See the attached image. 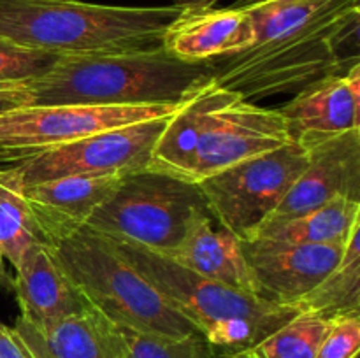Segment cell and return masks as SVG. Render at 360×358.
I'll list each match as a JSON object with an SVG mask.
<instances>
[{
  "mask_svg": "<svg viewBox=\"0 0 360 358\" xmlns=\"http://www.w3.org/2000/svg\"><path fill=\"white\" fill-rule=\"evenodd\" d=\"M178 6L127 7L81 0H0V37L58 56L146 51L164 46Z\"/></svg>",
  "mask_w": 360,
  "mask_h": 358,
  "instance_id": "cell-1",
  "label": "cell"
},
{
  "mask_svg": "<svg viewBox=\"0 0 360 358\" xmlns=\"http://www.w3.org/2000/svg\"><path fill=\"white\" fill-rule=\"evenodd\" d=\"M357 32L359 0H354L308 23L255 35L250 48L210 62L213 81L248 102L299 91L341 72V49Z\"/></svg>",
  "mask_w": 360,
  "mask_h": 358,
  "instance_id": "cell-3",
  "label": "cell"
},
{
  "mask_svg": "<svg viewBox=\"0 0 360 358\" xmlns=\"http://www.w3.org/2000/svg\"><path fill=\"white\" fill-rule=\"evenodd\" d=\"M204 214L210 211L197 183L143 168L123 175L116 192L84 227L104 237L171 256Z\"/></svg>",
  "mask_w": 360,
  "mask_h": 358,
  "instance_id": "cell-6",
  "label": "cell"
},
{
  "mask_svg": "<svg viewBox=\"0 0 360 358\" xmlns=\"http://www.w3.org/2000/svg\"><path fill=\"white\" fill-rule=\"evenodd\" d=\"M292 142L278 109L260 107L239 93L218 86L204 116L193 157L190 183Z\"/></svg>",
  "mask_w": 360,
  "mask_h": 358,
  "instance_id": "cell-9",
  "label": "cell"
},
{
  "mask_svg": "<svg viewBox=\"0 0 360 358\" xmlns=\"http://www.w3.org/2000/svg\"><path fill=\"white\" fill-rule=\"evenodd\" d=\"M0 283L11 284V281L7 279V274H6V258H4L2 251H0Z\"/></svg>",
  "mask_w": 360,
  "mask_h": 358,
  "instance_id": "cell-29",
  "label": "cell"
},
{
  "mask_svg": "<svg viewBox=\"0 0 360 358\" xmlns=\"http://www.w3.org/2000/svg\"><path fill=\"white\" fill-rule=\"evenodd\" d=\"M0 358H34L14 329L0 323Z\"/></svg>",
  "mask_w": 360,
  "mask_h": 358,
  "instance_id": "cell-27",
  "label": "cell"
},
{
  "mask_svg": "<svg viewBox=\"0 0 360 358\" xmlns=\"http://www.w3.org/2000/svg\"><path fill=\"white\" fill-rule=\"evenodd\" d=\"M257 2H260V0H236L232 7H236V9H246V7L253 6V4Z\"/></svg>",
  "mask_w": 360,
  "mask_h": 358,
  "instance_id": "cell-30",
  "label": "cell"
},
{
  "mask_svg": "<svg viewBox=\"0 0 360 358\" xmlns=\"http://www.w3.org/2000/svg\"><path fill=\"white\" fill-rule=\"evenodd\" d=\"M357 228H360V202L338 197L299 216L266 221L250 241L267 239L288 244L345 246Z\"/></svg>",
  "mask_w": 360,
  "mask_h": 358,
  "instance_id": "cell-19",
  "label": "cell"
},
{
  "mask_svg": "<svg viewBox=\"0 0 360 358\" xmlns=\"http://www.w3.org/2000/svg\"><path fill=\"white\" fill-rule=\"evenodd\" d=\"M241 242L255 279L257 297L295 307L336 267L347 246L288 244L267 239Z\"/></svg>",
  "mask_w": 360,
  "mask_h": 358,
  "instance_id": "cell-11",
  "label": "cell"
},
{
  "mask_svg": "<svg viewBox=\"0 0 360 358\" xmlns=\"http://www.w3.org/2000/svg\"><path fill=\"white\" fill-rule=\"evenodd\" d=\"M360 228L352 234L343 249L340 262L297 302L299 311H311L323 318L341 314H360Z\"/></svg>",
  "mask_w": 360,
  "mask_h": 358,
  "instance_id": "cell-20",
  "label": "cell"
},
{
  "mask_svg": "<svg viewBox=\"0 0 360 358\" xmlns=\"http://www.w3.org/2000/svg\"><path fill=\"white\" fill-rule=\"evenodd\" d=\"M60 60L55 53L0 37V83H32Z\"/></svg>",
  "mask_w": 360,
  "mask_h": 358,
  "instance_id": "cell-24",
  "label": "cell"
},
{
  "mask_svg": "<svg viewBox=\"0 0 360 358\" xmlns=\"http://www.w3.org/2000/svg\"><path fill=\"white\" fill-rule=\"evenodd\" d=\"M122 329V326H120ZM127 340V358H214L217 351L200 332L183 339H162L122 329Z\"/></svg>",
  "mask_w": 360,
  "mask_h": 358,
  "instance_id": "cell-23",
  "label": "cell"
},
{
  "mask_svg": "<svg viewBox=\"0 0 360 358\" xmlns=\"http://www.w3.org/2000/svg\"><path fill=\"white\" fill-rule=\"evenodd\" d=\"M122 174L65 175L21 188L30 204L42 241L56 239L84 227L91 214L116 192Z\"/></svg>",
  "mask_w": 360,
  "mask_h": 358,
  "instance_id": "cell-15",
  "label": "cell"
},
{
  "mask_svg": "<svg viewBox=\"0 0 360 358\" xmlns=\"http://www.w3.org/2000/svg\"><path fill=\"white\" fill-rule=\"evenodd\" d=\"M359 350L360 314H341L330 319L316 358H357Z\"/></svg>",
  "mask_w": 360,
  "mask_h": 358,
  "instance_id": "cell-25",
  "label": "cell"
},
{
  "mask_svg": "<svg viewBox=\"0 0 360 358\" xmlns=\"http://www.w3.org/2000/svg\"><path fill=\"white\" fill-rule=\"evenodd\" d=\"M309 151L299 142L224 168L197 183L211 218L220 227L250 241L269 220L308 165Z\"/></svg>",
  "mask_w": 360,
  "mask_h": 358,
  "instance_id": "cell-8",
  "label": "cell"
},
{
  "mask_svg": "<svg viewBox=\"0 0 360 358\" xmlns=\"http://www.w3.org/2000/svg\"><path fill=\"white\" fill-rule=\"evenodd\" d=\"M32 105L28 83H0V116Z\"/></svg>",
  "mask_w": 360,
  "mask_h": 358,
  "instance_id": "cell-26",
  "label": "cell"
},
{
  "mask_svg": "<svg viewBox=\"0 0 360 358\" xmlns=\"http://www.w3.org/2000/svg\"><path fill=\"white\" fill-rule=\"evenodd\" d=\"M13 329L34 358H127L123 330L94 305L48 326L18 318Z\"/></svg>",
  "mask_w": 360,
  "mask_h": 358,
  "instance_id": "cell-16",
  "label": "cell"
},
{
  "mask_svg": "<svg viewBox=\"0 0 360 358\" xmlns=\"http://www.w3.org/2000/svg\"><path fill=\"white\" fill-rule=\"evenodd\" d=\"M306 150L308 165L267 221L299 216L338 197L360 202V128Z\"/></svg>",
  "mask_w": 360,
  "mask_h": 358,
  "instance_id": "cell-12",
  "label": "cell"
},
{
  "mask_svg": "<svg viewBox=\"0 0 360 358\" xmlns=\"http://www.w3.org/2000/svg\"><path fill=\"white\" fill-rule=\"evenodd\" d=\"M167 118L39 150H0V175L16 190L65 175L132 174L150 167Z\"/></svg>",
  "mask_w": 360,
  "mask_h": 358,
  "instance_id": "cell-7",
  "label": "cell"
},
{
  "mask_svg": "<svg viewBox=\"0 0 360 358\" xmlns=\"http://www.w3.org/2000/svg\"><path fill=\"white\" fill-rule=\"evenodd\" d=\"M111 241L169 304L193 323L214 351H220L218 354L252 347L299 312L295 305L274 304L197 276L171 258L132 242Z\"/></svg>",
  "mask_w": 360,
  "mask_h": 358,
  "instance_id": "cell-4",
  "label": "cell"
},
{
  "mask_svg": "<svg viewBox=\"0 0 360 358\" xmlns=\"http://www.w3.org/2000/svg\"><path fill=\"white\" fill-rule=\"evenodd\" d=\"M218 0H174L172 6L183 7V9H200V7H213Z\"/></svg>",
  "mask_w": 360,
  "mask_h": 358,
  "instance_id": "cell-28",
  "label": "cell"
},
{
  "mask_svg": "<svg viewBox=\"0 0 360 358\" xmlns=\"http://www.w3.org/2000/svg\"><path fill=\"white\" fill-rule=\"evenodd\" d=\"M255 39L246 9H183L167 27L164 49L185 62H213L250 48Z\"/></svg>",
  "mask_w": 360,
  "mask_h": 358,
  "instance_id": "cell-17",
  "label": "cell"
},
{
  "mask_svg": "<svg viewBox=\"0 0 360 358\" xmlns=\"http://www.w3.org/2000/svg\"><path fill=\"white\" fill-rule=\"evenodd\" d=\"M49 246L86 300L122 329L162 339H183L199 332L111 239L81 227Z\"/></svg>",
  "mask_w": 360,
  "mask_h": 358,
  "instance_id": "cell-5",
  "label": "cell"
},
{
  "mask_svg": "<svg viewBox=\"0 0 360 358\" xmlns=\"http://www.w3.org/2000/svg\"><path fill=\"white\" fill-rule=\"evenodd\" d=\"M39 241L42 235L30 204L0 175V251L4 258L16 269L25 251Z\"/></svg>",
  "mask_w": 360,
  "mask_h": 358,
  "instance_id": "cell-22",
  "label": "cell"
},
{
  "mask_svg": "<svg viewBox=\"0 0 360 358\" xmlns=\"http://www.w3.org/2000/svg\"><path fill=\"white\" fill-rule=\"evenodd\" d=\"M11 286L16 291L20 318L35 326L53 325L91 307L58 262L51 246L42 241L32 244L21 256Z\"/></svg>",
  "mask_w": 360,
  "mask_h": 358,
  "instance_id": "cell-14",
  "label": "cell"
},
{
  "mask_svg": "<svg viewBox=\"0 0 360 358\" xmlns=\"http://www.w3.org/2000/svg\"><path fill=\"white\" fill-rule=\"evenodd\" d=\"M213 77L210 62H185L162 48L109 55L60 56L28 83L32 105L179 104Z\"/></svg>",
  "mask_w": 360,
  "mask_h": 358,
  "instance_id": "cell-2",
  "label": "cell"
},
{
  "mask_svg": "<svg viewBox=\"0 0 360 358\" xmlns=\"http://www.w3.org/2000/svg\"><path fill=\"white\" fill-rule=\"evenodd\" d=\"M290 139L309 147L316 142L360 128V65L313 81L278 109Z\"/></svg>",
  "mask_w": 360,
  "mask_h": 358,
  "instance_id": "cell-13",
  "label": "cell"
},
{
  "mask_svg": "<svg viewBox=\"0 0 360 358\" xmlns=\"http://www.w3.org/2000/svg\"><path fill=\"white\" fill-rule=\"evenodd\" d=\"M214 358H234V357H231V354H218L217 353V357Z\"/></svg>",
  "mask_w": 360,
  "mask_h": 358,
  "instance_id": "cell-31",
  "label": "cell"
},
{
  "mask_svg": "<svg viewBox=\"0 0 360 358\" xmlns=\"http://www.w3.org/2000/svg\"><path fill=\"white\" fill-rule=\"evenodd\" d=\"M172 262L224 286L257 295L255 279L243 253L241 239L227 228H214L211 214L200 216L174 249Z\"/></svg>",
  "mask_w": 360,
  "mask_h": 358,
  "instance_id": "cell-18",
  "label": "cell"
},
{
  "mask_svg": "<svg viewBox=\"0 0 360 358\" xmlns=\"http://www.w3.org/2000/svg\"><path fill=\"white\" fill-rule=\"evenodd\" d=\"M179 104H55L14 109L0 116V150H39L136 123L167 118Z\"/></svg>",
  "mask_w": 360,
  "mask_h": 358,
  "instance_id": "cell-10",
  "label": "cell"
},
{
  "mask_svg": "<svg viewBox=\"0 0 360 358\" xmlns=\"http://www.w3.org/2000/svg\"><path fill=\"white\" fill-rule=\"evenodd\" d=\"M330 325L329 318L299 311L294 318L252 347L231 354L234 358H316L320 343Z\"/></svg>",
  "mask_w": 360,
  "mask_h": 358,
  "instance_id": "cell-21",
  "label": "cell"
}]
</instances>
